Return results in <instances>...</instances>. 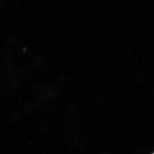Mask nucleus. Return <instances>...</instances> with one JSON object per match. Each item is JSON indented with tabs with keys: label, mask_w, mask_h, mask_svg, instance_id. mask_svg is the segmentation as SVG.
Returning <instances> with one entry per match:
<instances>
[{
	"label": "nucleus",
	"mask_w": 154,
	"mask_h": 154,
	"mask_svg": "<svg viewBox=\"0 0 154 154\" xmlns=\"http://www.w3.org/2000/svg\"><path fill=\"white\" fill-rule=\"evenodd\" d=\"M154 154V153H153V154Z\"/></svg>",
	"instance_id": "f257e3e1"
}]
</instances>
